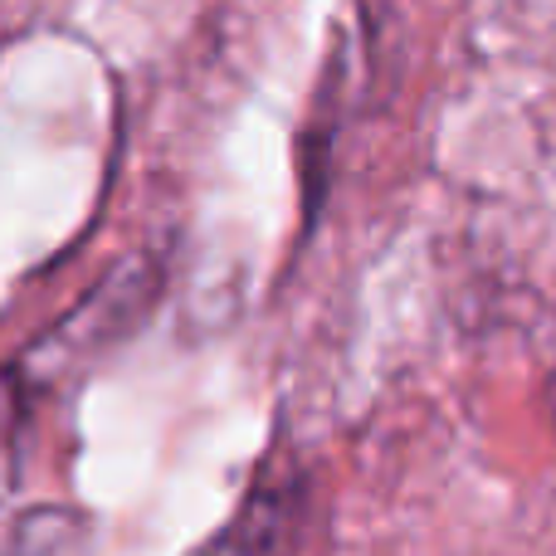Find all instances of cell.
Returning a JSON list of instances; mask_svg holds the SVG:
<instances>
[{"instance_id": "cell-1", "label": "cell", "mask_w": 556, "mask_h": 556, "mask_svg": "<svg viewBox=\"0 0 556 556\" xmlns=\"http://www.w3.org/2000/svg\"><path fill=\"white\" fill-rule=\"evenodd\" d=\"M15 434H20V391L15 376H0V493L10 489V473H15Z\"/></svg>"}]
</instances>
